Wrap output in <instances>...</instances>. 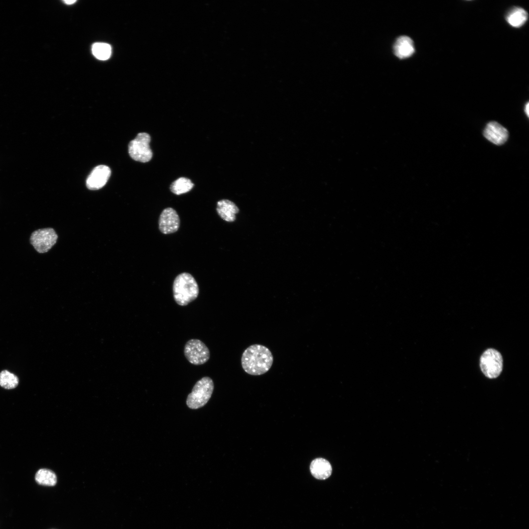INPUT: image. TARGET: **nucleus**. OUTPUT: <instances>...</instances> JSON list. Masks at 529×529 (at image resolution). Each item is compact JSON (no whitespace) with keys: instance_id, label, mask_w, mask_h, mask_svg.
<instances>
[{"instance_id":"aec40b11","label":"nucleus","mask_w":529,"mask_h":529,"mask_svg":"<svg viewBox=\"0 0 529 529\" xmlns=\"http://www.w3.org/2000/svg\"><path fill=\"white\" fill-rule=\"evenodd\" d=\"M76 2V0H65L64 2L68 4H71Z\"/></svg>"},{"instance_id":"f8f14e48","label":"nucleus","mask_w":529,"mask_h":529,"mask_svg":"<svg viewBox=\"0 0 529 529\" xmlns=\"http://www.w3.org/2000/svg\"><path fill=\"white\" fill-rule=\"evenodd\" d=\"M310 471L312 475L318 480H325L331 475L332 468L330 462L323 458L313 460L310 464Z\"/></svg>"},{"instance_id":"0eeeda50","label":"nucleus","mask_w":529,"mask_h":529,"mask_svg":"<svg viewBox=\"0 0 529 529\" xmlns=\"http://www.w3.org/2000/svg\"><path fill=\"white\" fill-rule=\"evenodd\" d=\"M58 236L54 230L47 228L34 231L30 241L35 250L40 253L47 252L55 244Z\"/></svg>"},{"instance_id":"f3484780","label":"nucleus","mask_w":529,"mask_h":529,"mask_svg":"<svg viewBox=\"0 0 529 529\" xmlns=\"http://www.w3.org/2000/svg\"><path fill=\"white\" fill-rule=\"evenodd\" d=\"M92 52L98 59L106 60L109 58L111 54V46L104 43H96L92 46Z\"/></svg>"},{"instance_id":"9d476101","label":"nucleus","mask_w":529,"mask_h":529,"mask_svg":"<svg viewBox=\"0 0 529 529\" xmlns=\"http://www.w3.org/2000/svg\"><path fill=\"white\" fill-rule=\"evenodd\" d=\"M484 137L496 145L504 144L507 140L508 132L507 129L496 121L487 124L483 130Z\"/></svg>"},{"instance_id":"6e6552de","label":"nucleus","mask_w":529,"mask_h":529,"mask_svg":"<svg viewBox=\"0 0 529 529\" xmlns=\"http://www.w3.org/2000/svg\"><path fill=\"white\" fill-rule=\"evenodd\" d=\"M180 218L176 211L168 207L163 210L159 218V228L161 232L169 234L176 232L180 226Z\"/></svg>"},{"instance_id":"f257e3e1","label":"nucleus","mask_w":529,"mask_h":529,"mask_svg":"<svg viewBox=\"0 0 529 529\" xmlns=\"http://www.w3.org/2000/svg\"><path fill=\"white\" fill-rule=\"evenodd\" d=\"M273 362V355L269 349L261 344H253L243 352L241 366L247 374L258 376L268 372Z\"/></svg>"},{"instance_id":"423d86ee","label":"nucleus","mask_w":529,"mask_h":529,"mask_svg":"<svg viewBox=\"0 0 529 529\" xmlns=\"http://www.w3.org/2000/svg\"><path fill=\"white\" fill-rule=\"evenodd\" d=\"M184 352L187 360L194 365L205 363L210 356L208 348L202 341L197 339L188 340L185 344Z\"/></svg>"},{"instance_id":"4468645a","label":"nucleus","mask_w":529,"mask_h":529,"mask_svg":"<svg viewBox=\"0 0 529 529\" xmlns=\"http://www.w3.org/2000/svg\"><path fill=\"white\" fill-rule=\"evenodd\" d=\"M528 14L527 11L521 7H514L507 14L506 20L512 26L520 27L527 21Z\"/></svg>"},{"instance_id":"2eb2a0df","label":"nucleus","mask_w":529,"mask_h":529,"mask_svg":"<svg viewBox=\"0 0 529 529\" xmlns=\"http://www.w3.org/2000/svg\"><path fill=\"white\" fill-rule=\"evenodd\" d=\"M35 480L41 485L54 486L56 483L57 477L53 471L47 469H41L36 473Z\"/></svg>"},{"instance_id":"f03ea898","label":"nucleus","mask_w":529,"mask_h":529,"mask_svg":"<svg viewBox=\"0 0 529 529\" xmlns=\"http://www.w3.org/2000/svg\"><path fill=\"white\" fill-rule=\"evenodd\" d=\"M172 291L176 303L184 306L196 299L199 294V288L195 279L191 274L183 272L175 278Z\"/></svg>"},{"instance_id":"1a4fd4ad","label":"nucleus","mask_w":529,"mask_h":529,"mask_svg":"<svg viewBox=\"0 0 529 529\" xmlns=\"http://www.w3.org/2000/svg\"><path fill=\"white\" fill-rule=\"evenodd\" d=\"M111 169L107 166L99 165L95 167L86 180L87 187L91 190L102 188L111 175Z\"/></svg>"},{"instance_id":"ddd939ff","label":"nucleus","mask_w":529,"mask_h":529,"mask_svg":"<svg viewBox=\"0 0 529 529\" xmlns=\"http://www.w3.org/2000/svg\"><path fill=\"white\" fill-rule=\"evenodd\" d=\"M393 48L395 55L401 59L410 56L415 51L412 40L406 36L399 37L394 44Z\"/></svg>"},{"instance_id":"a211bd4d","label":"nucleus","mask_w":529,"mask_h":529,"mask_svg":"<svg viewBox=\"0 0 529 529\" xmlns=\"http://www.w3.org/2000/svg\"><path fill=\"white\" fill-rule=\"evenodd\" d=\"M19 384L17 376L8 370H4L0 373V385L5 389L15 388Z\"/></svg>"},{"instance_id":"dca6fc26","label":"nucleus","mask_w":529,"mask_h":529,"mask_svg":"<svg viewBox=\"0 0 529 529\" xmlns=\"http://www.w3.org/2000/svg\"><path fill=\"white\" fill-rule=\"evenodd\" d=\"M193 186L194 184L190 179L185 177H180L171 184L170 189L173 193L180 195L190 191Z\"/></svg>"},{"instance_id":"6ab92c4d","label":"nucleus","mask_w":529,"mask_h":529,"mask_svg":"<svg viewBox=\"0 0 529 529\" xmlns=\"http://www.w3.org/2000/svg\"><path fill=\"white\" fill-rule=\"evenodd\" d=\"M529 102H527L525 105V113H526V115H527L528 117H529Z\"/></svg>"},{"instance_id":"9b49d317","label":"nucleus","mask_w":529,"mask_h":529,"mask_svg":"<svg viewBox=\"0 0 529 529\" xmlns=\"http://www.w3.org/2000/svg\"><path fill=\"white\" fill-rule=\"evenodd\" d=\"M216 212L219 216L227 222L236 220V215L239 212L237 206L228 199H222L217 202Z\"/></svg>"},{"instance_id":"39448f33","label":"nucleus","mask_w":529,"mask_h":529,"mask_svg":"<svg viewBox=\"0 0 529 529\" xmlns=\"http://www.w3.org/2000/svg\"><path fill=\"white\" fill-rule=\"evenodd\" d=\"M503 362V358L499 352L494 349H488L481 357L480 367L485 376L494 379L502 372Z\"/></svg>"},{"instance_id":"7ed1b4c3","label":"nucleus","mask_w":529,"mask_h":529,"mask_svg":"<svg viewBox=\"0 0 529 529\" xmlns=\"http://www.w3.org/2000/svg\"><path fill=\"white\" fill-rule=\"evenodd\" d=\"M214 388V382L211 378L206 376L198 380L187 397L188 407L197 409L205 406L210 399Z\"/></svg>"},{"instance_id":"20e7f679","label":"nucleus","mask_w":529,"mask_h":529,"mask_svg":"<svg viewBox=\"0 0 529 529\" xmlns=\"http://www.w3.org/2000/svg\"><path fill=\"white\" fill-rule=\"evenodd\" d=\"M150 140L148 134L139 133L129 144L128 152L130 157L134 160L142 163L149 161L152 157V151L149 145Z\"/></svg>"}]
</instances>
